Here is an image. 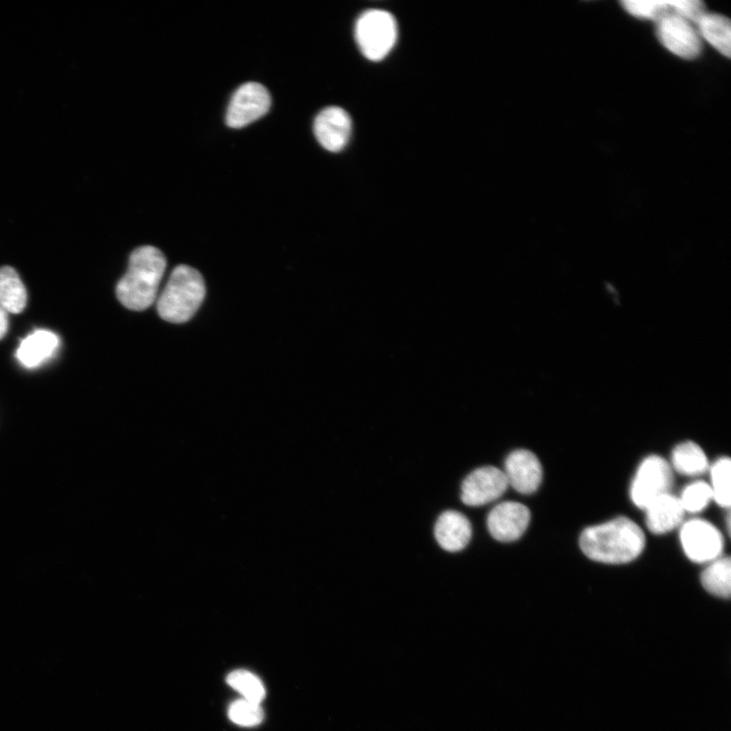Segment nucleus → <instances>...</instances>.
Returning a JSON list of instances; mask_svg holds the SVG:
<instances>
[{
	"label": "nucleus",
	"mask_w": 731,
	"mask_h": 731,
	"mask_svg": "<svg viewBox=\"0 0 731 731\" xmlns=\"http://www.w3.org/2000/svg\"><path fill=\"white\" fill-rule=\"evenodd\" d=\"M673 480L671 465L666 460L657 455L645 458L630 489L633 503L645 510L654 500L671 493Z\"/></svg>",
	"instance_id": "nucleus-5"
},
{
	"label": "nucleus",
	"mask_w": 731,
	"mask_h": 731,
	"mask_svg": "<svg viewBox=\"0 0 731 731\" xmlns=\"http://www.w3.org/2000/svg\"><path fill=\"white\" fill-rule=\"evenodd\" d=\"M673 467L681 475L696 477L706 473L709 469V461L699 445L688 441L675 448Z\"/></svg>",
	"instance_id": "nucleus-18"
},
{
	"label": "nucleus",
	"mask_w": 731,
	"mask_h": 731,
	"mask_svg": "<svg viewBox=\"0 0 731 731\" xmlns=\"http://www.w3.org/2000/svg\"><path fill=\"white\" fill-rule=\"evenodd\" d=\"M508 486L523 495L535 493L543 481V468L538 456L528 450H515L505 461Z\"/></svg>",
	"instance_id": "nucleus-11"
},
{
	"label": "nucleus",
	"mask_w": 731,
	"mask_h": 731,
	"mask_svg": "<svg viewBox=\"0 0 731 731\" xmlns=\"http://www.w3.org/2000/svg\"><path fill=\"white\" fill-rule=\"evenodd\" d=\"M166 268L163 252L154 246H143L132 252L127 273L116 288L120 303L134 311L153 306Z\"/></svg>",
	"instance_id": "nucleus-2"
},
{
	"label": "nucleus",
	"mask_w": 731,
	"mask_h": 731,
	"mask_svg": "<svg viewBox=\"0 0 731 731\" xmlns=\"http://www.w3.org/2000/svg\"><path fill=\"white\" fill-rule=\"evenodd\" d=\"M703 587L720 598H729L731 593V561L728 557L719 558L704 570L701 575Z\"/></svg>",
	"instance_id": "nucleus-20"
},
{
	"label": "nucleus",
	"mask_w": 731,
	"mask_h": 731,
	"mask_svg": "<svg viewBox=\"0 0 731 731\" xmlns=\"http://www.w3.org/2000/svg\"><path fill=\"white\" fill-rule=\"evenodd\" d=\"M656 36L664 48L687 60L700 56L702 39L695 24L679 17L670 16L656 23Z\"/></svg>",
	"instance_id": "nucleus-7"
},
{
	"label": "nucleus",
	"mask_w": 731,
	"mask_h": 731,
	"mask_svg": "<svg viewBox=\"0 0 731 731\" xmlns=\"http://www.w3.org/2000/svg\"><path fill=\"white\" fill-rule=\"evenodd\" d=\"M434 534L443 550L456 553L470 544L473 529L467 516L457 511H446L438 518Z\"/></svg>",
	"instance_id": "nucleus-13"
},
{
	"label": "nucleus",
	"mask_w": 731,
	"mask_h": 731,
	"mask_svg": "<svg viewBox=\"0 0 731 731\" xmlns=\"http://www.w3.org/2000/svg\"><path fill=\"white\" fill-rule=\"evenodd\" d=\"M58 345L59 339L53 332L37 330L21 343L17 358L25 367L35 368L49 359Z\"/></svg>",
	"instance_id": "nucleus-15"
},
{
	"label": "nucleus",
	"mask_w": 731,
	"mask_h": 731,
	"mask_svg": "<svg viewBox=\"0 0 731 731\" xmlns=\"http://www.w3.org/2000/svg\"><path fill=\"white\" fill-rule=\"evenodd\" d=\"M621 5L629 15L655 23L678 16L677 0H624Z\"/></svg>",
	"instance_id": "nucleus-19"
},
{
	"label": "nucleus",
	"mask_w": 731,
	"mask_h": 731,
	"mask_svg": "<svg viewBox=\"0 0 731 731\" xmlns=\"http://www.w3.org/2000/svg\"><path fill=\"white\" fill-rule=\"evenodd\" d=\"M355 34L363 55L372 61H379L388 55L396 43L397 24L388 12L371 10L359 18Z\"/></svg>",
	"instance_id": "nucleus-4"
},
{
	"label": "nucleus",
	"mask_w": 731,
	"mask_h": 731,
	"mask_svg": "<svg viewBox=\"0 0 731 731\" xmlns=\"http://www.w3.org/2000/svg\"><path fill=\"white\" fill-rule=\"evenodd\" d=\"M264 714L260 704L253 703L246 699L235 701L229 708V718L235 724L243 727L259 725Z\"/></svg>",
	"instance_id": "nucleus-24"
},
{
	"label": "nucleus",
	"mask_w": 731,
	"mask_h": 731,
	"mask_svg": "<svg viewBox=\"0 0 731 731\" xmlns=\"http://www.w3.org/2000/svg\"><path fill=\"white\" fill-rule=\"evenodd\" d=\"M641 527L627 517L587 527L580 536L583 554L595 562L621 565L636 560L644 551Z\"/></svg>",
	"instance_id": "nucleus-1"
},
{
	"label": "nucleus",
	"mask_w": 731,
	"mask_h": 731,
	"mask_svg": "<svg viewBox=\"0 0 731 731\" xmlns=\"http://www.w3.org/2000/svg\"><path fill=\"white\" fill-rule=\"evenodd\" d=\"M508 487L503 471L495 467L480 468L463 481L461 501L472 507L484 506L499 499Z\"/></svg>",
	"instance_id": "nucleus-9"
},
{
	"label": "nucleus",
	"mask_w": 731,
	"mask_h": 731,
	"mask_svg": "<svg viewBox=\"0 0 731 731\" xmlns=\"http://www.w3.org/2000/svg\"><path fill=\"white\" fill-rule=\"evenodd\" d=\"M679 499L685 512L698 513L713 500V494L709 484L695 482L684 490Z\"/></svg>",
	"instance_id": "nucleus-23"
},
{
	"label": "nucleus",
	"mask_w": 731,
	"mask_h": 731,
	"mask_svg": "<svg viewBox=\"0 0 731 731\" xmlns=\"http://www.w3.org/2000/svg\"><path fill=\"white\" fill-rule=\"evenodd\" d=\"M27 304V292L18 273L10 267L0 269V307L21 313Z\"/></svg>",
	"instance_id": "nucleus-17"
},
{
	"label": "nucleus",
	"mask_w": 731,
	"mask_h": 731,
	"mask_svg": "<svg viewBox=\"0 0 731 731\" xmlns=\"http://www.w3.org/2000/svg\"><path fill=\"white\" fill-rule=\"evenodd\" d=\"M228 685L243 696V699L260 704L267 693L260 679L254 674L239 670L227 678Z\"/></svg>",
	"instance_id": "nucleus-22"
},
{
	"label": "nucleus",
	"mask_w": 731,
	"mask_h": 731,
	"mask_svg": "<svg viewBox=\"0 0 731 731\" xmlns=\"http://www.w3.org/2000/svg\"><path fill=\"white\" fill-rule=\"evenodd\" d=\"M205 297L206 285L203 276L187 265H179L172 272L157 299V310L165 321L185 323L202 306Z\"/></svg>",
	"instance_id": "nucleus-3"
},
{
	"label": "nucleus",
	"mask_w": 731,
	"mask_h": 731,
	"mask_svg": "<svg viewBox=\"0 0 731 731\" xmlns=\"http://www.w3.org/2000/svg\"><path fill=\"white\" fill-rule=\"evenodd\" d=\"M272 99L269 91L258 83H247L233 95L226 122L231 128H242L260 119L271 108Z\"/></svg>",
	"instance_id": "nucleus-8"
},
{
	"label": "nucleus",
	"mask_w": 731,
	"mask_h": 731,
	"mask_svg": "<svg viewBox=\"0 0 731 731\" xmlns=\"http://www.w3.org/2000/svg\"><path fill=\"white\" fill-rule=\"evenodd\" d=\"M730 475L731 461L728 457H722L712 465V484L710 487L713 494V500H715L716 503L723 508H729L731 503Z\"/></svg>",
	"instance_id": "nucleus-21"
},
{
	"label": "nucleus",
	"mask_w": 731,
	"mask_h": 731,
	"mask_svg": "<svg viewBox=\"0 0 731 731\" xmlns=\"http://www.w3.org/2000/svg\"><path fill=\"white\" fill-rule=\"evenodd\" d=\"M8 327V312L3 307H0V340H2L6 336Z\"/></svg>",
	"instance_id": "nucleus-25"
},
{
	"label": "nucleus",
	"mask_w": 731,
	"mask_h": 731,
	"mask_svg": "<svg viewBox=\"0 0 731 731\" xmlns=\"http://www.w3.org/2000/svg\"><path fill=\"white\" fill-rule=\"evenodd\" d=\"M680 539L686 556L699 564L719 559L724 547L720 531L702 519L686 522L681 528Z\"/></svg>",
	"instance_id": "nucleus-6"
},
{
	"label": "nucleus",
	"mask_w": 731,
	"mask_h": 731,
	"mask_svg": "<svg viewBox=\"0 0 731 731\" xmlns=\"http://www.w3.org/2000/svg\"><path fill=\"white\" fill-rule=\"evenodd\" d=\"M702 39L726 58L731 53V23L718 14L705 13L695 24Z\"/></svg>",
	"instance_id": "nucleus-16"
},
{
	"label": "nucleus",
	"mask_w": 731,
	"mask_h": 731,
	"mask_svg": "<svg viewBox=\"0 0 731 731\" xmlns=\"http://www.w3.org/2000/svg\"><path fill=\"white\" fill-rule=\"evenodd\" d=\"M530 522V511L523 504L504 502L492 509L487 524L491 536L501 543L519 540Z\"/></svg>",
	"instance_id": "nucleus-12"
},
{
	"label": "nucleus",
	"mask_w": 731,
	"mask_h": 731,
	"mask_svg": "<svg viewBox=\"0 0 731 731\" xmlns=\"http://www.w3.org/2000/svg\"><path fill=\"white\" fill-rule=\"evenodd\" d=\"M314 134L319 144L331 153H339L348 145L352 120L344 109L331 106L322 110L314 121Z\"/></svg>",
	"instance_id": "nucleus-10"
},
{
	"label": "nucleus",
	"mask_w": 731,
	"mask_h": 731,
	"mask_svg": "<svg viewBox=\"0 0 731 731\" xmlns=\"http://www.w3.org/2000/svg\"><path fill=\"white\" fill-rule=\"evenodd\" d=\"M645 511L647 527L654 535L670 533L682 524L686 513L680 499L671 493L654 500Z\"/></svg>",
	"instance_id": "nucleus-14"
}]
</instances>
